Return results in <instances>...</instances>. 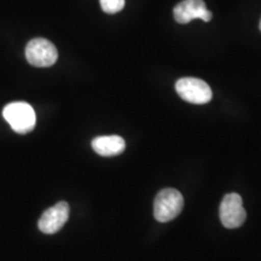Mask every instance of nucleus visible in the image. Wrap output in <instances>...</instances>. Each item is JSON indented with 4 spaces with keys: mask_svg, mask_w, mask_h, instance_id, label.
Here are the masks:
<instances>
[{
    "mask_svg": "<svg viewBox=\"0 0 261 261\" xmlns=\"http://www.w3.org/2000/svg\"><path fill=\"white\" fill-rule=\"evenodd\" d=\"M25 58L34 67L46 68L56 63L58 52L56 46L47 39L35 38L25 46Z\"/></svg>",
    "mask_w": 261,
    "mask_h": 261,
    "instance_id": "7ed1b4c3",
    "label": "nucleus"
},
{
    "mask_svg": "<svg viewBox=\"0 0 261 261\" xmlns=\"http://www.w3.org/2000/svg\"><path fill=\"white\" fill-rule=\"evenodd\" d=\"M173 14L175 21L181 24H187L196 18L210 22L213 17V14L205 8L203 0H182L173 10Z\"/></svg>",
    "mask_w": 261,
    "mask_h": 261,
    "instance_id": "0eeeda50",
    "label": "nucleus"
},
{
    "mask_svg": "<svg viewBox=\"0 0 261 261\" xmlns=\"http://www.w3.org/2000/svg\"><path fill=\"white\" fill-rule=\"evenodd\" d=\"M69 204L67 202H58L42 213L38 221L39 230L46 234L58 232L69 219Z\"/></svg>",
    "mask_w": 261,
    "mask_h": 261,
    "instance_id": "423d86ee",
    "label": "nucleus"
},
{
    "mask_svg": "<svg viewBox=\"0 0 261 261\" xmlns=\"http://www.w3.org/2000/svg\"><path fill=\"white\" fill-rule=\"evenodd\" d=\"M92 149L103 158H112L125 151L126 143L120 136H102L92 140Z\"/></svg>",
    "mask_w": 261,
    "mask_h": 261,
    "instance_id": "6e6552de",
    "label": "nucleus"
},
{
    "mask_svg": "<svg viewBox=\"0 0 261 261\" xmlns=\"http://www.w3.org/2000/svg\"><path fill=\"white\" fill-rule=\"evenodd\" d=\"M184 208V198L178 190L163 189L156 195L154 202V217L160 223H168L178 217Z\"/></svg>",
    "mask_w": 261,
    "mask_h": 261,
    "instance_id": "f257e3e1",
    "label": "nucleus"
},
{
    "mask_svg": "<svg viewBox=\"0 0 261 261\" xmlns=\"http://www.w3.org/2000/svg\"><path fill=\"white\" fill-rule=\"evenodd\" d=\"M260 31H261V21H260Z\"/></svg>",
    "mask_w": 261,
    "mask_h": 261,
    "instance_id": "9d476101",
    "label": "nucleus"
},
{
    "mask_svg": "<svg viewBox=\"0 0 261 261\" xmlns=\"http://www.w3.org/2000/svg\"><path fill=\"white\" fill-rule=\"evenodd\" d=\"M219 217L221 224L226 228L242 226L247 219V212L243 207V201L238 194H227L220 203Z\"/></svg>",
    "mask_w": 261,
    "mask_h": 261,
    "instance_id": "39448f33",
    "label": "nucleus"
},
{
    "mask_svg": "<svg viewBox=\"0 0 261 261\" xmlns=\"http://www.w3.org/2000/svg\"><path fill=\"white\" fill-rule=\"evenodd\" d=\"M99 2L106 14H116L125 8V0H99Z\"/></svg>",
    "mask_w": 261,
    "mask_h": 261,
    "instance_id": "1a4fd4ad",
    "label": "nucleus"
},
{
    "mask_svg": "<svg viewBox=\"0 0 261 261\" xmlns=\"http://www.w3.org/2000/svg\"><path fill=\"white\" fill-rule=\"evenodd\" d=\"M3 116L11 126V128L19 135L32 132L37 123L34 109L25 102L10 103L3 110Z\"/></svg>",
    "mask_w": 261,
    "mask_h": 261,
    "instance_id": "f03ea898",
    "label": "nucleus"
},
{
    "mask_svg": "<svg viewBox=\"0 0 261 261\" xmlns=\"http://www.w3.org/2000/svg\"><path fill=\"white\" fill-rule=\"evenodd\" d=\"M175 91L185 102L205 104L212 99V90L205 81L197 77H181L175 83Z\"/></svg>",
    "mask_w": 261,
    "mask_h": 261,
    "instance_id": "20e7f679",
    "label": "nucleus"
}]
</instances>
